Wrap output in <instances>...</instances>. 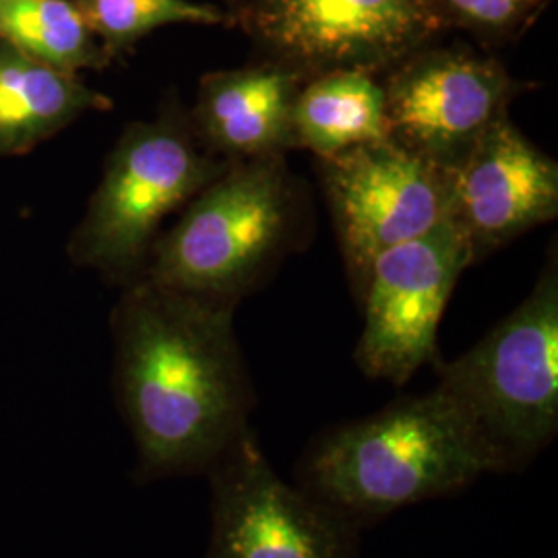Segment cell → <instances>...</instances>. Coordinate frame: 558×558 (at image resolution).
I'll return each instance as SVG.
<instances>
[{"label": "cell", "mask_w": 558, "mask_h": 558, "mask_svg": "<svg viewBox=\"0 0 558 558\" xmlns=\"http://www.w3.org/2000/svg\"><path fill=\"white\" fill-rule=\"evenodd\" d=\"M114 383L140 482L207 474L251 424L255 393L234 333V304L149 279L114 311Z\"/></svg>", "instance_id": "cell-1"}, {"label": "cell", "mask_w": 558, "mask_h": 558, "mask_svg": "<svg viewBox=\"0 0 558 558\" xmlns=\"http://www.w3.org/2000/svg\"><path fill=\"white\" fill-rule=\"evenodd\" d=\"M495 474L458 403L440 387L320 433L294 482L360 530Z\"/></svg>", "instance_id": "cell-2"}, {"label": "cell", "mask_w": 558, "mask_h": 558, "mask_svg": "<svg viewBox=\"0 0 558 558\" xmlns=\"http://www.w3.org/2000/svg\"><path fill=\"white\" fill-rule=\"evenodd\" d=\"M474 428L495 474L521 472L558 430V271L470 352L440 364L439 385Z\"/></svg>", "instance_id": "cell-3"}, {"label": "cell", "mask_w": 558, "mask_h": 558, "mask_svg": "<svg viewBox=\"0 0 558 558\" xmlns=\"http://www.w3.org/2000/svg\"><path fill=\"white\" fill-rule=\"evenodd\" d=\"M292 223L294 193L281 156L228 161L160 240L145 279L236 306L278 257Z\"/></svg>", "instance_id": "cell-4"}, {"label": "cell", "mask_w": 558, "mask_h": 558, "mask_svg": "<svg viewBox=\"0 0 558 558\" xmlns=\"http://www.w3.org/2000/svg\"><path fill=\"white\" fill-rule=\"evenodd\" d=\"M226 166L201 151L193 126L174 112L131 124L108 156L100 186L71 240V257L106 274L133 269L161 220Z\"/></svg>", "instance_id": "cell-5"}, {"label": "cell", "mask_w": 558, "mask_h": 558, "mask_svg": "<svg viewBox=\"0 0 558 558\" xmlns=\"http://www.w3.org/2000/svg\"><path fill=\"white\" fill-rule=\"evenodd\" d=\"M242 25L276 62L306 80L352 69L389 73L433 40L437 0H248Z\"/></svg>", "instance_id": "cell-6"}, {"label": "cell", "mask_w": 558, "mask_h": 558, "mask_svg": "<svg viewBox=\"0 0 558 558\" xmlns=\"http://www.w3.org/2000/svg\"><path fill=\"white\" fill-rule=\"evenodd\" d=\"M205 476L211 482L205 558H359V525L281 478L251 426Z\"/></svg>", "instance_id": "cell-7"}, {"label": "cell", "mask_w": 558, "mask_h": 558, "mask_svg": "<svg viewBox=\"0 0 558 558\" xmlns=\"http://www.w3.org/2000/svg\"><path fill=\"white\" fill-rule=\"evenodd\" d=\"M476 260L453 214L383 251L362 278L364 329L354 359L371 379L403 385L437 356V331L459 276Z\"/></svg>", "instance_id": "cell-8"}, {"label": "cell", "mask_w": 558, "mask_h": 558, "mask_svg": "<svg viewBox=\"0 0 558 558\" xmlns=\"http://www.w3.org/2000/svg\"><path fill=\"white\" fill-rule=\"evenodd\" d=\"M323 182L345 259L360 281L383 251L426 234L453 207V172L391 140L323 160Z\"/></svg>", "instance_id": "cell-9"}, {"label": "cell", "mask_w": 558, "mask_h": 558, "mask_svg": "<svg viewBox=\"0 0 558 558\" xmlns=\"http://www.w3.org/2000/svg\"><path fill=\"white\" fill-rule=\"evenodd\" d=\"M383 89L389 140L453 172L507 117L518 83L495 60L422 48L389 71Z\"/></svg>", "instance_id": "cell-10"}, {"label": "cell", "mask_w": 558, "mask_h": 558, "mask_svg": "<svg viewBox=\"0 0 558 558\" xmlns=\"http://www.w3.org/2000/svg\"><path fill=\"white\" fill-rule=\"evenodd\" d=\"M453 218L476 259L558 214V166L507 117L497 120L453 170Z\"/></svg>", "instance_id": "cell-11"}, {"label": "cell", "mask_w": 558, "mask_h": 558, "mask_svg": "<svg viewBox=\"0 0 558 558\" xmlns=\"http://www.w3.org/2000/svg\"><path fill=\"white\" fill-rule=\"evenodd\" d=\"M306 77L276 60L201 80L193 131L230 161L283 156L294 147L292 114Z\"/></svg>", "instance_id": "cell-12"}, {"label": "cell", "mask_w": 558, "mask_h": 558, "mask_svg": "<svg viewBox=\"0 0 558 558\" xmlns=\"http://www.w3.org/2000/svg\"><path fill=\"white\" fill-rule=\"evenodd\" d=\"M112 101L0 41V158L21 156L89 110Z\"/></svg>", "instance_id": "cell-13"}, {"label": "cell", "mask_w": 558, "mask_h": 558, "mask_svg": "<svg viewBox=\"0 0 558 558\" xmlns=\"http://www.w3.org/2000/svg\"><path fill=\"white\" fill-rule=\"evenodd\" d=\"M292 135L294 147H304L320 160L389 140L383 85L375 75L352 69L304 81L294 104Z\"/></svg>", "instance_id": "cell-14"}, {"label": "cell", "mask_w": 558, "mask_h": 558, "mask_svg": "<svg viewBox=\"0 0 558 558\" xmlns=\"http://www.w3.org/2000/svg\"><path fill=\"white\" fill-rule=\"evenodd\" d=\"M94 38L71 0H0V41L60 73L108 62L110 54Z\"/></svg>", "instance_id": "cell-15"}, {"label": "cell", "mask_w": 558, "mask_h": 558, "mask_svg": "<svg viewBox=\"0 0 558 558\" xmlns=\"http://www.w3.org/2000/svg\"><path fill=\"white\" fill-rule=\"evenodd\" d=\"M112 57L149 32L172 23L218 25L226 17L211 4L191 0H71Z\"/></svg>", "instance_id": "cell-16"}, {"label": "cell", "mask_w": 558, "mask_h": 558, "mask_svg": "<svg viewBox=\"0 0 558 558\" xmlns=\"http://www.w3.org/2000/svg\"><path fill=\"white\" fill-rule=\"evenodd\" d=\"M539 2L542 0H437L442 13L490 34L513 29L534 13Z\"/></svg>", "instance_id": "cell-17"}]
</instances>
